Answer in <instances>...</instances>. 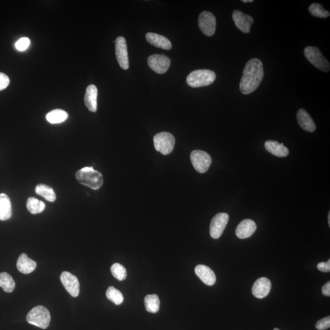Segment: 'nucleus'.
<instances>
[{
  "instance_id": "obj_1",
  "label": "nucleus",
  "mask_w": 330,
  "mask_h": 330,
  "mask_svg": "<svg viewBox=\"0 0 330 330\" xmlns=\"http://www.w3.org/2000/svg\"><path fill=\"white\" fill-rule=\"evenodd\" d=\"M264 76L263 64L259 59H250L246 64L240 82V91L247 95L258 88Z\"/></svg>"
},
{
  "instance_id": "obj_2",
  "label": "nucleus",
  "mask_w": 330,
  "mask_h": 330,
  "mask_svg": "<svg viewBox=\"0 0 330 330\" xmlns=\"http://www.w3.org/2000/svg\"><path fill=\"white\" fill-rule=\"evenodd\" d=\"M81 184L87 186L93 190H99L104 183V178L101 172L93 167H85L78 170L75 174Z\"/></svg>"
},
{
  "instance_id": "obj_3",
  "label": "nucleus",
  "mask_w": 330,
  "mask_h": 330,
  "mask_svg": "<svg viewBox=\"0 0 330 330\" xmlns=\"http://www.w3.org/2000/svg\"><path fill=\"white\" fill-rule=\"evenodd\" d=\"M216 79L215 73L212 70L200 69L194 70L186 77V83L192 88H199L210 85Z\"/></svg>"
},
{
  "instance_id": "obj_4",
  "label": "nucleus",
  "mask_w": 330,
  "mask_h": 330,
  "mask_svg": "<svg viewBox=\"0 0 330 330\" xmlns=\"http://www.w3.org/2000/svg\"><path fill=\"white\" fill-rule=\"evenodd\" d=\"M26 321L33 326L46 329L49 326L51 321L49 311L43 306H37L29 311L26 316Z\"/></svg>"
},
{
  "instance_id": "obj_5",
  "label": "nucleus",
  "mask_w": 330,
  "mask_h": 330,
  "mask_svg": "<svg viewBox=\"0 0 330 330\" xmlns=\"http://www.w3.org/2000/svg\"><path fill=\"white\" fill-rule=\"evenodd\" d=\"M304 53L307 60L316 68L325 72L329 71L330 63L318 47L308 46L305 48Z\"/></svg>"
},
{
  "instance_id": "obj_6",
  "label": "nucleus",
  "mask_w": 330,
  "mask_h": 330,
  "mask_svg": "<svg viewBox=\"0 0 330 330\" xmlns=\"http://www.w3.org/2000/svg\"><path fill=\"white\" fill-rule=\"evenodd\" d=\"M154 143L156 150L166 156L174 150L175 140L174 136L169 132H161L154 136Z\"/></svg>"
},
{
  "instance_id": "obj_7",
  "label": "nucleus",
  "mask_w": 330,
  "mask_h": 330,
  "mask_svg": "<svg viewBox=\"0 0 330 330\" xmlns=\"http://www.w3.org/2000/svg\"><path fill=\"white\" fill-rule=\"evenodd\" d=\"M190 159L194 168L199 173L207 172L212 164L209 154L201 150L193 151L191 153Z\"/></svg>"
},
{
  "instance_id": "obj_8",
  "label": "nucleus",
  "mask_w": 330,
  "mask_h": 330,
  "mask_svg": "<svg viewBox=\"0 0 330 330\" xmlns=\"http://www.w3.org/2000/svg\"><path fill=\"white\" fill-rule=\"evenodd\" d=\"M229 216L226 213H219L211 221L210 234L214 239H218L222 235L229 221Z\"/></svg>"
},
{
  "instance_id": "obj_9",
  "label": "nucleus",
  "mask_w": 330,
  "mask_h": 330,
  "mask_svg": "<svg viewBox=\"0 0 330 330\" xmlns=\"http://www.w3.org/2000/svg\"><path fill=\"white\" fill-rule=\"evenodd\" d=\"M216 18L215 15L209 11H203L200 13L198 25L202 33L207 36H212L216 30Z\"/></svg>"
},
{
  "instance_id": "obj_10",
  "label": "nucleus",
  "mask_w": 330,
  "mask_h": 330,
  "mask_svg": "<svg viewBox=\"0 0 330 330\" xmlns=\"http://www.w3.org/2000/svg\"><path fill=\"white\" fill-rule=\"evenodd\" d=\"M149 67L158 74L166 72L171 65V60L165 55H153L148 59Z\"/></svg>"
},
{
  "instance_id": "obj_11",
  "label": "nucleus",
  "mask_w": 330,
  "mask_h": 330,
  "mask_svg": "<svg viewBox=\"0 0 330 330\" xmlns=\"http://www.w3.org/2000/svg\"><path fill=\"white\" fill-rule=\"evenodd\" d=\"M116 58L122 69L127 70L129 67L128 51L126 40L124 37L120 36L115 41Z\"/></svg>"
},
{
  "instance_id": "obj_12",
  "label": "nucleus",
  "mask_w": 330,
  "mask_h": 330,
  "mask_svg": "<svg viewBox=\"0 0 330 330\" xmlns=\"http://www.w3.org/2000/svg\"><path fill=\"white\" fill-rule=\"evenodd\" d=\"M60 280L62 284L70 296L77 297L80 293V283L75 275L68 272L61 273Z\"/></svg>"
},
{
  "instance_id": "obj_13",
  "label": "nucleus",
  "mask_w": 330,
  "mask_h": 330,
  "mask_svg": "<svg viewBox=\"0 0 330 330\" xmlns=\"http://www.w3.org/2000/svg\"><path fill=\"white\" fill-rule=\"evenodd\" d=\"M232 19L235 26L240 31L246 34L250 32L251 26L254 23L253 18L251 16L245 14L239 10H235L232 13Z\"/></svg>"
},
{
  "instance_id": "obj_14",
  "label": "nucleus",
  "mask_w": 330,
  "mask_h": 330,
  "mask_svg": "<svg viewBox=\"0 0 330 330\" xmlns=\"http://www.w3.org/2000/svg\"><path fill=\"white\" fill-rule=\"evenodd\" d=\"M271 288V281L266 277H262L259 278L254 283L252 294L256 298L264 299L269 294Z\"/></svg>"
},
{
  "instance_id": "obj_15",
  "label": "nucleus",
  "mask_w": 330,
  "mask_h": 330,
  "mask_svg": "<svg viewBox=\"0 0 330 330\" xmlns=\"http://www.w3.org/2000/svg\"><path fill=\"white\" fill-rule=\"evenodd\" d=\"M256 228V224L253 220L246 219L237 226L235 230V234L240 239H247L254 233Z\"/></svg>"
},
{
  "instance_id": "obj_16",
  "label": "nucleus",
  "mask_w": 330,
  "mask_h": 330,
  "mask_svg": "<svg viewBox=\"0 0 330 330\" xmlns=\"http://www.w3.org/2000/svg\"><path fill=\"white\" fill-rule=\"evenodd\" d=\"M197 277L205 285L213 286L216 282L215 273L209 267L205 265H198L194 269Z\"/></svg>"
},
{
  "instance_id": "obj_17",
  "label": "nucleus",
  "mask_w": 330,
  "mask_h": 330,
  "mask_svg": "<svg viewBox=\"0 0 330 330\" xmlns=\"http://www.w3.org/2000/svg\"><path fill=\"white\" fill-rule=\"evenodd\" d=\"M146 38L147 41L154 47L166 50L171 49L172 44L170 40L162 35L153 33V32H148L146 35Z\"/></svg>"
},
{
  "instance_id": "obj_18",
  "label": "nucleus",
  "mask_w": 330,
  "mask_h": 330,
  "mask_svg": "<svg viewBox=\"0 0 330 330\" xmlns=\"http://www.w3.org/2000/svg\"><path fill=\"white\" fill-rule=\"evenodd\" d=\"M297 117L299 126L302 129L308 132L315 131L316 126L315 122L307 111L301 108L297 112Z\"/></svg>"
},
{
  "instance_id": "obj_19",
  "label": "nucleus",
  "mask_w": 330,
  "mask_h": 330,
  "mask_svg": "<svg viewBox=\"0 0 330 330\" xmlns=\"http://www.w3.org/2000/svg\"><path fill=\"white\" fill-rule=\"evenodd\" d=\"M97 94L98 90L95 85H91L86 88L84 102L91 112H96L97 110Z\"/></svg>"
},
{
  "instance_id": "obj_20",
  "label": "nucleus",
  "mask_w": 330,
  "mask_h": 330,
  "mask_svg": "<svg viewBox=\"0 0 330 330\" xmlns=\"http://www.w3.org/2000/svg\"><path fill=\"white\" fill-rule=\"evenodd\" d=\"M265 148H266L268 152L278 157V158H285V157L288 156L289 154L288 149L284 145L283 143H279L276 142V141H267L265 143Z\"/></svg>"
},
{
  "instance_id": "obj_21",
  "label": "nucleus",
  "mask_w": 330,
  "mask_h": 330,
  "mask_svg": "<svg viewBox=\"0 0 330 330\" xmlns=\"http://www.w3.org/2000/svg\"><path fill=\"white\" fill-rule=\"evenodd\" d=\"M36 266V262L29 259L25 253L20 254L17 262L18 271L23 274H29L33 272Z\"/></svg>"
},
{
  "instance_id": "obj_22",
  "label": "nucleus",
  "mask_w": 330,
  "mask_h": 330,
  "mask_svg": "<svg viewBox=\"0 0 330 330\" xmlns=\"http://www.w3.org/2000/svg\"><path fill=\"white\" fill-rule=\"evenodd\" d=\"M12 216V205L6 194H0V220H9Z\"/></svg>"
},
{
  "instance_id": "obj_23",
  "label": "nucleus",
  "mask_w": 330,
  "mask_h": 330,
  "mask_svg": "<svg viewBox=\"0 0 330 330\" xmlns=\"http://www.w3.org/2000/svg\"><path fill=\"white\" fill-rule=\"evenodd\" d=\"M68 118V114L63 110L56 109L51 111L46 115V119L50 123L55 124L63 123Z\"/></svg>"
},
{
  "instance_id": "obj_24",
  "label": "nucleus",
  "mask_w": 330,
  "mask_h": 330,
  "mask_svg": "<svg viewBox=\"0 0 330 330\" xmlns=\"http://www.w3.org/2000/svg\"><path fill=\"white\" fill-rule=\"evenodd\" d=\"M35 192L39 195L44 197L47 201L54 202L56 196L55 191L50 186L45 184H39L35 188Z\"/></svg>"
},
{
  "instance_id": "obj_25",
  "label": "nucleus",
  "mask_w": 330,
  "mask_h": 330,
  "mask_svg": "<svg viewBox=\"0 0 330 330\" xmlns=\"http://www.w3.org/2000/svg\"><path fill=\"white\" fill-rule=\"evenodd\" d=\"M146 310L151 313H158L160 309V300L156 294L148 295L145 298Z\"/></svg>"
},
{
  "instance_id": "obj_26",
  "label": "nucleus",
  "mask_w": 330,
  "mask_h": 330,
  "mask_svg": "<svg viewBox=\"0 0 330 330\" xmlns=\"http://www.w3.org/2000/svg\"><path fill=\"white\" fill-rule=\"evenodd\" d=\"M27 209L32 214H37L43 212L45 209L44 202L35 198L34 197H29L26 202Z\"/></svg>"
},
{
  "instance_id": "obj_27",
  "label": "nucleus",
  "mask_w": 330,
  "mask_h": 330,
  "mask_svg": "<svg viewBox=\"0 0 330 330\" xmlns=\"http://www.w3.org/2000/svg\"><path fill=\"white\" fill-rule=\"evenodd\" d=\"M0 287L3 289L4 292L10 293L14 290L15 283L12 277L7 273H0Z\"/></svg>"
},
{
  "instance_id": "obj_28",
  "label": "nucleus",
  "mask_w": 330,
  "mask_h": 330,
  "mask_svg": "<svg viewBox=\"0 0 330 330\" xmlns=\"http://www.w3.org/2000/svg\"><path fill=\"white\" fill-rule=\"evenodd\" d=\"M106 296L108 300L114 303L116 305L123 304L124 301L123 294L113 286H110L108 288Z\"/></svg>"
},
{
  "instance_id": "obj_29",
  "label": "nucleus",
  "mask_w": 330,
  "mask_h": 330,
  "mask_svg": "<svg viewBox=\"0 0 330 330\" xmlns=\"http://www.w3.org/2000/svg\"><path fill=\"white\" fill-rule=\"evenodd\" d=\"M309 12L311 15L316 17L326 18L330 15V12L325 10L323 5L317 2H314L310 5Z\"/></svg>"
},
{
  "instance_id": "obj_30",
  "label": "nucleus",
  "mask_w": 330,
  "mask_h": 330,
  "mask_svg": "<svg viewBox=\"0 0 330 330\" xmlns=\"http://www.w3.org/2000/svg\"><path fill=\"white\" fill-rule=\"evenodd\" d=\"M111 272H112L113 277L119 281H123L127 278L126 268L120 264L115 263L113 264L111 267Z\"/></svg>"
},
{
  "instance_id": "obj_31",
  "label": "nucleus",
  "mask_w": 330,
  "mask_h": 330,
  "mask_svg": "<svg viewBox=\"0 0 330 330\" xmlns=\"http://www.w3.org/2000/svg\"><path fill=\"white\" fill-rule=\"evenodd\" d=\"M30 44V40L28 37H22L15 43V47L18 51H25L28 48Z\"/></svg>"
},
{
  "instance_id": "obj_32",
  "label": "nucleus",
  "mask_w": 330,
  "mask_h": 330,
  "mask_svg": "<svg viewBox=\"0 0 330 330\" xmlns=\"http://www.w3.org/2000/svg\"><path fill=\"white\" fill-rule=\"evenodd\" d=\"M330 317H327L319 320L316 325V328L318 330H325L330 329Z\"/></svg>"
},
{
  "instance_id": "obj_33",
  "label": "nucleus",
  "mask_w": 330,
  "mask_h": 330,
  "mask_svg": "<svg viewBox=\"0 0 330 330\" xmlns=\"http://www.w3.org/2000/svg\"><path fill=\"white\" fill-rule=\"evenodd\" d=\"M10 83L9 77L3 73L0 72V91L6 89Z\"/></svg>"
},
{
  "instance_id": "obj_34",
  "label": "nucleus",
  "mask_w": 330,
  "mask_h": 330,
  "mask_svg": "<svg viewBox=\"0 0 330 330\" xmlns=\"http://www.w3.org/2000/svg\"><path fill=\"white\" fill-rule=\"evenodd\" d=\"M318 269L320 271L329 273L330 272V259L327 262H320L318 264Z\"/></svg>"
},
{
  "instance_id": "obj_35",
  "label": "nucleus",
  "mask_w": 330,
  "mask_h": 330,
  "mask_svg": "<svg viewBox=\"0 0 330 330\" xmlns=\"http://www.w3.org/2000/svg\"><path fill=\"white\" fill-rule=\"evenodd\" d=\"M322 291H323V293L324 295V296H330V282L329 281V282H327L326 285H325L323 287V289H322Z\"/></svg>"
},
{
  "instance_id": "obj_36",
  "label": "nucleus",
  "mask_w": 330,
  "mask_h": 330,
  "mask_svg": "<svg viewBox=\"0 0 330 330\" xmlns=\"http://www.w3.org/2000/svg\"><path fill=\"white\" fill-rule=\"evenodd\" d=\"M243 2H245V3H247V2H253V0H242V1Z\"/></svg>"
},
{
  "instance_id": "obj_37",
  "label": "nucleus",
  "mask_w": 330,
  "mask_h": 330,
  "mask_svg": "<svg viewBox=\"0 0 330 330\" xmlns=\"http://www.w3.org/2000/svg\"><path fill=\"white\" fill-rule=\"evenodd\" d=\"M328 220H329V226H330V212H329V216H328Z\"/></svg>"
},
{
  "instance_id": "obj_38",
  "label": "nucleus",
  "mask_w": 330,
  "mask_h": 330,
  "mask_svg": "<svg viewBox=\"0 0 330 330\" xmlns=\"http://www.w3.org/2000/svg\"><path fill=\"white\" fill-rule=\"evenodd\" d=\"M273 330H280L278 328H275L274 329H273Z\"/></svg>"
}]
</instances>
